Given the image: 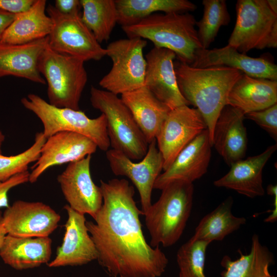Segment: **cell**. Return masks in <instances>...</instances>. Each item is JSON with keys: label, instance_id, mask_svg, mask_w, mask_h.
Here are the masks:
<instances>
[{"label": "cell", "instance_id": "7", "mask_svg": "<svg viewBox=\"0 0 277 277\" xmlns=\"http://www.w3.org/2000/svg\"><path fill=\"white\" fill-rule=\"evenodd\" d=\"M90 92L92 106L106 117L112 149L123 153L131 160H142L147 152L148 143L121 97L94 86H91Z\"/></svg>", "mask_w": 277, "mask_h": 277}, {"label": "cell", "instance_id": "32", "mask_svg": "<svg viewBox=\"0 0 277 277\" xmlns=\"http://www.w3.org/2000/svg\"><path fill=\"white\" fill-rule=\"evenodd\" d=\"M209 244L191 238L180 247L176 253L179 277H206V252Z\"/></svg>", "mask_w": 277, "mask_h": 277}, {"label": "cell", "instance_id": "21", "mask_svg": "<svg viewBox=\"0 0 277 277\" xmlns=\"http://www.w3.org/2000/svg\"><path fill=\"white\" fill-rule=\"evenodd\" d=\"M276 149L275 144L259 154L233 163L225 175L214 181V185L233 190L250 198L264 195L263 170Z\"/></svg>", "mask_w": 277, "mask_h": 277}, {"label": "cell", "instance_id": "35", "mask_svg": "<svg viewBox=\"0 0 277 277\" xmlns=\"http://www.w3.org/2000/svg\"><path fill=\"white\" fill-rule=\"evenodd\" d=\"M30 172L18 173L4 182H0V208H7L9 205L8 193L13 188L29 182Z\"/></svg>", "mask_w": 277, "mask_h": 277}, {"label": "cell", "instance_id": "25", "mask_svg": "<svg viewBox=\"0 0 277 277\" xmlns=\"http://www.w3.org/2000/svg\"><path fill=\"white\" fill-rule=\"evenodd\" d=\"M277 103V81L255 78L242 73L232 87L228 105L246 114Z\"/></svg>", "mask_w": 277, "mask_h": 277}, {"label": "cell", "instance_id": "10", "mask_svg": "<svg viewBox=\"0 0 277 277\" xmlns=\"http://www.w3.org/2000/svg\"><path fill=\"white\" fill-rule=\"evenodd\" d=\"M46 12L52 23L48 36V45L52 50L84 62L99 61L106 55V49L84 23L80 13L65 15L51 5Z\"/></svg>", "mask_w": 277, "mask_h": 277}, {"label": "cell", "instance_id": "19", "mask_svg": "<svg viewBox=\"0 0 277 277\" xmlns=\"http://www.w3.org/2000/svg\"><path fill=\"white\" fill-rule=\"evenodd\" d=\"M195 68L225 66L236 69L251 77L277 81V66L264 57H251L229 45L212 49H200L193 63Z\"/></svg>", "mask_w": 277, "mask_h": 277}, {"label": "cell", "instance_id": "13", "mask_svg": "<svg viewBox=\"0 0 277 277\" xmlns=\"http://www.w3.org/2000/svg\"><path fill=\"white\" fill-rule=\"evenodd\" d=\"M91 155L69 163L57 177L68 206L81 213L90 215L93 219L103 204L100 186L95 184L90 173Z\"/></svg>", "mask_w": 277, "mask_h": 277}, {"label": "cell", "instance_id": "12", "mask_svg": "<svg viewBox=\"0 0 277 277\" xmlns=\"http://www.w3.org/2000/svg\"><path fill=\"white\" fill-rule=\"evenodd\" d=\"M106 156L113 173L126 176L135 185L140 196L141 211L144 215L152 204V191L163 168V159L157 148L156 139L148 144L146 155L139 162H133L123 153L113 149L108 150Z\"/></svg>", "mask_w": 277, "mask_h": 277}, {"label": "cell", "instance_id": "5", "mask_svg": "<svg viewBox=\"0 0 277 277\" xmlns=\"http://www.w3.org/2000/svg\"><path fill=\"white\" fill-rule=\"evenodd\" d=\"M21 102L41 121L42 132L46 138L57 132H71L90 138L102 151L109 150L110 143L106 119L103 113L90 118L80 110L55 107L33 93L23 97Z\"/></svg>", "mask_w": 277, "mask_h": 277}, {"label": "cell", "instance_id": "24", "mask_svg": "<svg viewBox=\"0 0 277 277\" xmlns=\"http://www.w3.org/2000/svg\"><path fill=\"white\" fill-rule=\"evenodd\" d=\"M148 144L156 137L171 110L145 86L121 95Z\"/></svg>", "mask_w": 277, "mask_h": 277}, {"label": "cell", "instance_id": "43", "mask_svg": "<svg viewBox=\"0 0 277 277\" xmlns=\"http://www.w3.org/2000/svg\"><path fill=\"white\" fill-rule=\"evenodd\" d=\"M267 277H275V276H273V275H271V274H269Z\"/></svg>", "mask_w": 277, "mask_h": 277}, {"label": "cell", "instance_id": "3", "mask_svg": "<svg viewBox=\"0 0 277 277\" xmlns=\"http://www.w3.org/2000/svg\"><path fill=\"white\" fill-rule=\"evenodd\" d=\"M196 20L189 12L154 13L140 22L122 27L128 37H140L154 47L173 52L179 61L191 65L203 49L195 29Z\"/></svg>", "mask_w": 277, "mask_h": 277}, {"label": "cell", "instance_id": "26", "mask_svg": "<svg viewBox=\"0 0 277 277\" xmlns=\"http://www.w3.org/2000/svg\"><path fill=\"white\" fill-rule=\"evenodd\" d=\"M46 0H35L29 9L15 14L0 43L24 44L47 37L51 32L52 23L46 14Z\"/></svg>", "mask_w": 277, "mask_h": 277}, {"label": "cell", "instance_id": "20", "mask_svg": "<svg viewBox=\"0 0 277 277\" xmlns=\"http://www.w3.org/2000/svg\"><path fill=\"white\" fill-rule=\"evenodd\" d=\"M244 119L243 112L227 105L214 125L212 146L229 166L246 155L248 140Z\"/></svg>", "mask_w": 277, "mask_h": 277}, {"label": "cell", "instance_id": "6", "mask_svg": "<svg viewBox=\"0 0 277 277\" xmlns=\"http://www.w3.org/2000/svg\"><path fill=\"white\" fill-rule=\"evenodd\" d=\"M38 69L47 84L49 104L80 110L79 102L88 80L84 61L56 52L47 45L40 56Z\"/></svg>", "mask_w": 277, "mask_h": 277}, {"label": "cell", "instance_id": "23", "mask_svg": "<svg viewBox=\"0 0 277 277\" xmlns=\"http://www.w3.org/2000/svg\"><path fill=\"white\" fill-rule=\"evenodd\" d=\"M49 237H16L7 234L0 248L4 263L17 270L31 269L48 264L52 254Z\"/></svg>", "mask_w": 277, "mask_h": 277}, {"label": "cell", "instance_id": "33", "mask_svg": "<svg viewBox=\"0 0 277 277\" xmlns=\"http://www.w3.org/2000/svg\"><path fill=\"white\" fill-rule=\"evenodd\" d=\"M46 139L42 132H37L33 144L24 151L10 156L1 154L0 182L6 181L16 174L28 171L29 165L38 160Z\"/></svg>", "mask_w": 277, "mask_h": 277}, {"label": "cell", "instance_id": "41", "mask_svg": "<svg viewBox=\"0 0 277 277\" xmlns=\"http://www.w3.org/2000/svg\"><path fill=\"white\" fill-rule=\"evenodd\" d=\"M270 8L276 13H277V1L267 0Z\"/></svg>", "mask_w": 277, "mask_h": 277}, {"label": "cell", "instance_id": "36", "mask_svg": "<svg viewBox=\"0 0 277 277\" xmlns=\"http://www.w3.org/2000/svg\"><path fill=\"white\" fill-rule=\"evenodd\" d=\"M35 2V0H0V9L17 14L29 9Z\"/></svg>", "mask_w": 277, "mask_h": 277}, {"label": "cell", "instance_id": "16", "mask_svg": "<svg viewBox=\"0 0 277 277\" xmlns=\"http://www.w3.org/2000/svg\"><path fill=\"white\" fill-rule=\"evenodd\" d=\"M146 68L144 86L171 110L189 105L177 85L172 51L154 47L145 55Z\"/></svg>", "mask_w": 277, "mask_h": 277}, {"label": "cell", "instance_id": "17", "mask_svg": "<svg viewBox=\"0 0 277 277\" xmlns=\"http://www.w3.org/2000/svg\"><path fill=\"white\" fill-rule=\"evenodd\" d=\"M64 208L68 216L64 236L55 258L47 264L48 266H81L97 260V252L88 232L85 214L68 205Z\"/></svg>", "mask_w": 277, "mask_h": 277}, {"label": "cell", "instance_id": "8", "mask_svg": "<svg viewBox=\"0 0 277 277\" xmlns=\"http://www.w3.org/2000/svg\"><path fill=\"white\" fill-rule=\"evenodd\" d=\"M236 23L228 45L246 54L277 47V13L267 0H238Z\"/></svg>", "mask_w": 277, "mask_h": 277}, {"label": "cell", "instance_id": "2", "mask_svg": "<svg viewBox=\"0 0 277 277\" xmlns=\"http://www.w3.org/2000/svg\"><path fill=\"white\" fill-rule=\"evenodd\" d=\"M174 66L179 90L189 105L201 112L212 144L216 121L228 105L232 87L243 73L225 66L195 68L180 61Z\"/></svg>", "mask_w": 277, "mask_h": 277}, {"label": "cell", "instance_id": "27", "mask_svg": "<svg viewBox=\"0 0 277 277\" xmlns=\"http://www.w3.org/2000/svg\"><path fill=\"white\" fill-rule=\"evenodd\" d=\"M117 23L123 26L134 25L157 12L187 13L197 6L187 0H115Z\"/></svg>", "mask_w": 277, "mask_h": 277}, {"label": "cell", "instance_id": "9", "mask_svg": "<svg viewBox=\"0 0 277 277\" xmlns=\"http://www.w3.org/2000/svg\"><path fill=\"white\" fill-rule=\"evenodd\" d=\"M147 45V41L140 37H128L109 43L105 49L112 66L100 81V87L117 95L144 86L146 61L143 50Z\"/></svg>", "mask_w": 277, "mask_h": 277}, {"label": "cell", "instance_id": "22", "mask_svg": "<svg viewBox=\"0 0 277 277\" xmlns=\"http://www.w3.org/2000/svg\"><path fill=\"white\" fill-rule=\"evenodd\" d=\"M48 45V36L18 45L0 43V77L13 76L46 84L38 69L40 56Z\"/></svg>", "mask_w": 277, "mask_h": 277}, {"label": "cell", "instance_id": "4", "mask_svg": "<svg viewBox=\"0 0 277 277\" xmlns=\"http://www.w3.org/2000/svg\"><path fill=\"white\" fill-rule=\"evenodd\" d=\"M159 200L144 214L152 247H169L180 239L193 205V183L172 182L162 189Z\"/></svg>", "mask_w": 277, "mask_h": 277}, {"label": "cell", "instance_id": "34", "mask_svg": "<svg viewBox=\"0 0 277 277\" xmlns=\"http://www.w3.org/2000/svg\"><path fill=\"white\" fill-rule=\"evenodd\" d=\"M244 117L254 121L276 141L277 103L263 110L247 113Z\"/></svg>", "mask_w": 277, "mask_h": 277}, {"label": "cell", "instance_id": "38", "mask_svg": "<svg viewBox=\"0 0 277 277\" xmlns=\"http://www.w3.org/2000/svg\"><path fill=\"white\" fill-rule=\"evenodd\" d=\"M15 14L0 9V42L5 31L14 20Z\"/></svg>", "mask_w": 277, "mask_h": 277}, {"label": "cell", "instance_id": "18", "mask_svg": "<svg viewBox=\"0 0 277 277\" xmlns=\"http://www.w3.org/2000/svg\"><path fill=\"white\" fill-rule=\"evenodd\" d=\"M212 147L209 131L206 129L183 148L169 167L159 175L154 189L162 190L175 181L193 183L201 178L207 171Z\"/></svg>", "mask_w": 277, "mask_h": 277}, {"label": "cell", "instance_id": "42", "mask_svg": "<svg viewBox=\"0 0 277 277\" xmlns=\"http://www.w3.org/2000/svg\"><path fill=\"white\" fill-rule=\"evenodd\" d=\"M5 139V136L2 131H0V154H2V146Z\"/></svg>", "mask_w": 277, "mask_h": 277}, {"label": "cell", "instance_id": "40", "mask_svg": "<svg viewBox=\"0 0 277 277\" xmlns=\"http://www.w3.org/2000/svg\"><path fill=\"white\" fill-rule=\"evenodd\" d=\"M7 233L2 222V213L0 211V248L3 244Z\"/></svg>", "mask_w": 277, "mask_h": 277}, {"label": "cell", "instance_id": "11", "mask_svg": "<svg viewBox=\"0 0 277 277\" xmlns=\"http://www.w3.org/2000/svg\"><path fill=\"white\" fill-rule=\"evenodd\" d=\"M206 129L197 109L183 105L171 110L156 137L163 159V170L167 169L181 150Z\"/></svg>", "mask_w": 277, "mask_h": 277}, {"label": "cell", "instance_id": "39", "mask_svg": "<svg viewBox=\"0 0 277 277\" xmlns=\"http://www.w3.org/2000/svg\"><path fill=\"white\" fill-rule=\"evenodd\" d=\"M274 208L271 210V213L264 220V222L266 223H274L277 220V193L273 195Z\"/></svg>", "mask_w": 277, "mask_h": 277}, {"label": "cell", "instance_id": "37", "mask_svg": "<svg viewBox=\"0 0 277 277\" xmlns=\"http://www.w3.org/2000/svg\"><path fill=\"white\" fill-rule=\"evenodd\" d=\"M53 6L59 12L65 15L80 13L81 8L79 0H56Z\"/></svg>", "mask_w": 277, "mask_h": 277}, {"label": "cell", "instance_id": "31", "mask_svg": "<svg viewBox=\"0 0 277 277\" xmlns=\"http://www.w3.org/2000/svg\"><path fill=\"white\" fill-rule=\"evenodd\" d=\"M202 18L196 22L197 36L203 49H207L214 42L221 27L230 21L225 0H203Z\"/></svg>", "mask_w": 277, "mask_h": 277}, {"label": "cell", "instance_id": "15", "mask_svg": "<svg viewBox=\"0 0 277 277\" xmlns=\"http://www.w3.org/2000/svg\"><path fill=\"white\" fill-rule=\"evenodd\" d=\"M97 148L92 140L82 134L57 132L46 139L38 160L32 167L29 182H36L43 173L54 166L69 164L92 155Z\"/></svg>", "mask_w": 277, "mask_h": 277}, {"label": "cell", "instance_id": "28", "mask_svg": "<svg viewBox=\"0 0 277 277\" xmlns=\"http://www.w3.org/2000/svg\"><path fill=\"white\" fill-rule=\"evenodd\" d=\"M274 262L273 255L268 248L260 242L258 235L252 237L250 251L234 261L225 256L221 261L224 268L223 277H267L269 267Z\"/></svg>", "mask_w": 277, "mask_h": 277}, {"label": "cell", "instance_id": "14", "mask_svg": "<svg viewBox=\"0 0 277 277\" xmlns=\"http://www.w3.org/2000/svg\"><path fill=\"white\" fill-rule=\"evenodd\" d=\"M60 220L57 212L41 202L16 200L2 214L7 234L16 237L49 236Z\"/></svg>", "mask_w": 277, "mask_h": 277}, {"label": "cell", "instance_id": "30", "mask_svg": "<svg viewBox=\"0 0 277 277\" xmlns=\"http://www.w3.org/2000/svg\"><path fill=\"white\" fill-rule=\"evenodd\" d=\"M81 18L100 43L107 41L117 23L115 0H80Z\"/></svg>", "mask_w": 277, "mask_h": 277}, {"label": "cell", "instance_id": "29", "mask_svg": "<svg viewBox=\"0 0 277 277\" xmlns=\"http://www.w3.org/2000/svg\"><path fill=\"white\" fill-rule=\"evenodd\" d=\"M233 202L232 197L229 196L204 216L195 228L194 234L191 238L209 243L214 241H220L245 224V217H238L232 214Z\"/></svg>", "mask_w": 277, "mask_h": 277}, {"label": "cell", "instance_id": "1", "mask_svg": "<svg viewBox=\"0 0 277 277\" xmlns=\"http://www.w3.org/2000/svg\"><path fill=\"white\" fill-rule=\"evenodd\" d=\"M100 183L102 206L95 222L86 223L99 264L112 277H160L168 260L145 239L133 186L124 179Z\"/></svg>", "mask_w": 277, "mask_h": 277}]
</instances>
